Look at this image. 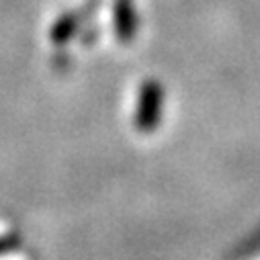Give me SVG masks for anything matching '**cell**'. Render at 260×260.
Masks as SVG:
<instances>
[{
  "mask_svg": "<svg viewBox=\"0 0 260 260\" xmlns=\"http://www.w3.org/2000/svg\"><path fill=\"white\" fill-rule=\"evenodd\" d=\"M101 0H88L86 7L78 9V11H66L63 15L57 17V21L53 23L51 31H49V39L55 43V45H63L68 43L82 27V23H86L90 19V15L96 11Z\"/></svg>",
  "mask_w": 260,
  "mask_h": 260,
  "instance_id": "cell-2",
  "label": "cell"
},
{
  "mask_svg": "<svg viewBox=\"0 0 260 260\" xmlns=\"http://www.w3.org/2000/svg\"><path fill=\"white\" fill-rule=\"evenodd\" d=\"M140 29V17L134 0H113V31L121 43L134 41Z\"/></svg>",
  "mask_w": 260,
  "mask_h": 260,
  "instance_id": "cell-3",
  "label": "cell"
},
{
  "mask_svg": "<svg viewBox=\"0 0 260 260\" xmlns=\"http://www.w3.org/2000/svg\"><path fill=\"white\" fill-rule=\"evenodd\" d=\"M21 246V238L17 236H7V238H0V254H5V252H11L15 248Z\"/></svg>",
  "mask_w": 260,
  "mask_h": 260,
  "instance_id": "cell-4",
  "label": "cell"
},
{
  "mask_svg": "<svg viewBox=\"0 0 260 260\" xmlns=\"http://www.w3.org/2000/svg\"><path fill=\"white\" fill-rule=\"evenodd\" d=\"M162 103H164V88L158 80L150 78L142 84L138 96V111H136V129L140 134H154L162 117Z\"/></svg>",
  "mask_w": 260,
  "mask_h": 260,
  "instance_id": "cell-1",
  "label": "cell"
}]
</instances>
